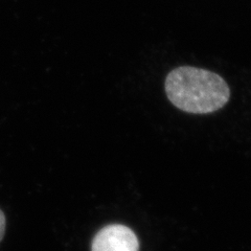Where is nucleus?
I'll list each match as a JSON object with an SVG mask.
<instances>
[{"label": "nucleus", "mask_w": 251, "mask_h": 251, "mask_svg": "<svg viewBox=\"0 0 251 251\" xmlns=\"http://www.w3.org/2000/svg\"><path fill=\"white\" fill-rule=\"evenodd\" d=\"M164 88L173 105L194 114L215 112L230 98L229 86L221 75L193 66L173 69L166 77Z\"/></svg>", "instance_id": "obj_1"}, {"label": "nucleus", "mask_w": 251, "mask_h": 251, "mask_svg": "<svg viewBox=\"0 0 251 251\" xmlns=\"http://www.w3.org/2000/svg\"><path fill=\"white\" fill-rule=\"evenodd\" d=\"M138 249L136 234L129 227L119 224L100 229L91 244V251H138Z\"/></svg>", "instance_id": "obj_2"}, {"label": "nucleus", "mask_w": 251, "mask_h": 251, "mask_svg": "<svg viewBox=\"0 0 251 251\" xmlns=\"http://www.w3.org/2000/svg\"><path fill=\"white\" fill-rule=\"evenodd\" d=\"M5 230V217L2 213V210H0V241L2 240L3 234Z\"/></svg>", "instance_id": "obj_3"}]
</instances>
